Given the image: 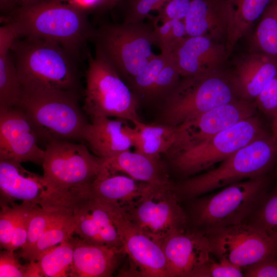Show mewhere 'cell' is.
<instances>
[{
	"label": "cell",
	"mask_w": 277,
	"mask_h": 277,
	"mask_svg": "<svg viewBox=\"0 0 277 277\" xmlns=\"http://www.w3.org/2000/svg\"><path fill=\"white\" fill-rule=\"evenodd\" d=\"M17 37L42 38L56 43L81 58L95 29L86 12L66 0H33L1 17Z\"/></svg>",
	"instance_id": "6da1fadb"
},
{
	"label": "cell",
	"mask_w": 277,
	"mask_h": 277,
	"mask_svg": "<svg viewBox=\"0 0 277 277\" xmlns=\"http://www.w3.org/2000/svg\"><path fill=\"white\" fill-rule=\"evenodd\" d=\"M22 87L82 93L81 58L48 40L17 37L10 49Z\"/></svg>",
	"instance_id": "7a4b0ae2"
},
{
	"label": "cell",
	"mask_w": 277,
	"mask_h": 277,
	"mask_svg": "<svg viewBox=\"0 0 277 277\" xmlns=\"http://www.w3.org/2000/svg\"><path fill=\"white\" fill-rule=\"evenodd\" d=\"M81 93L75 91L22 87L16 107L33 126L39 142L83 140L89 122L79 105Z\"/></svg>",
	"instance_id": "3957f363"
},
{
	"label": "cell",
	"mask_w": 277,
	"mask_h": 277,
	"mask_svg": "<svg viewBox=\"0 0 277 277\" xmlns=\"http://www.w3.org/2000/svg\"><path fill=\"white\" fill-rule=\"evenodd\" d=\"M276 162L277 141L267 130L216 168L174 185L173 190L180 201H189L236 182L267 175Z\"/></svg>",
	"instance_id": "277c9868"
},
{
	"label": "cell",
	"mask_w": 277,
	"mask_h": 277,
	"mask_svg": "<svg viewBox=\"0 0 277 277\" xmlns=\"http://www.w3.org/2000/svg\"><path fill=\"white\" fill-rule=\"evenodd\" d=\"M268 175L226 186L215 193L194 198L190 220L195 229L204 234L244 223L268 189Z\"/></svg>",
	"instance_id": "5b68a950"
},
{
	"label": "cell",
	"mask_w": 277,
	"mask_h": 277,
	"mask_svg": "<svg viewBox=\"0 0 277 277\" xmlns=\"http://www.w3.org/2000/svg\"><path fill=\"white\" fill-rule=\"evenodd\" d=\"M240 98L225 70L181 77L164 98L163 124L179 126L217 106Z\"/></svg>",
	"instance_id": "8992f818"
},
{
	"label": "cell",
	"mask_w": 277,
	"mask_h": 277,
	"mask_svg": "<svg viewBox=\"0 0 277 277\" xmlns=\"http://www.w3.org/2000/svg\"><path fill=\"white\" fill-rule=\"evenodd\" d=\"M95 53L128 83L138 75L155 54L153 30L142 23L108 24L95 29L92 39Z\"/></svg>",
	"instance_id": "52a82bcc"
},
{
	"label": "cell",
	"mask_w": 277,
	"mask_h": 277,
	"mask_svg": "<svg viewBox=\"0 0 277 277\" xmlns=\"http://www.w3.org/2000/svg\"><path fill=\"white\" fill-rule=\"evenodd\" d=\"M86 86L83 107L86 114L141 121L138 98L116 70L102 57L88 54Z\"/></svg>",
	"instance_id": "ba28073f"
},
{
	"label": "cell",
	"mask_w": 277,
	"mask_h": 277,
	"mask_svg": "<svg viewBox=\"0 0 277 277\" xmlns=\"http://www.w3.org/2000/svg\"><path fill=\"white\" fill-rule=\"evenodd\" d=\"M102 160L86 146L66 140L45 145L42 165L46 192H63L91 185L102 170Z\"/></svg>",
	"instance_id": "9c48e42d"
},
{
	"label": "cell",
	"mask_w": 277,
	"mask_h": 277,
	"mask_svg": "<svg viewBox=\"0 0 277 277\" xmlns=\"http://www.w3.org/2000/svg\"><path fill=\"white\" fill-rule=\"evenodd\" d=\"M267 131L253 116L222 131L207 141L177 151L170 156L173 166L185 175L208 170L222 162Z\"/></svg>",
	"instance_id": "30bf717a"
},
{
	"label": "cell",
	"mask_w": 277,
	"mask_h": 277,
	"mask_svg": "<svg viewBox=\"0 0 277 277\" xmlns=\"http://www.w3.org/2000/svg\"><path fill=\"white\" fill-rule=\"evenodd\" d=\"M173 187L154 186L132 205L123 208L139 230L161 246L169 235L186 231L188 224Z\"/></svg>",
	"instance_id": "8fae6325"
},
{
	"label": "cell",
	"mask_w": 277,
	"mask_h": 277,
	"mask_svg": "<svg viewBox=\"0 0 277 277\" xmlns=\"http://www.w3.org/2000/svg\"><path fill=\"white\" fill-rule=\"evenodd\" d=\"M205 235L211 254L243 270L261 261L277 258V240L245 223Z\"/></svg>",
	"instance_id": "7c38bea8"
},
{
	"label": "cell",
	"mask_w": 277,
	"mask_h": 277,
	"mask_svg": "<svg viewBox=\"0 0 277 277\" xmlns=\"http://www.w3.org/2000/svg\"><path fill=\"white\" fill-rule=\"evenodd\" d=\"M112 204L124 252L132 264L131 275L169 277L167 262L161 246L139 230L123 208Z\"/></svg>",
	"instance_id": "4fadbf2b"
},
{
	"label": "cell",
	"mask_w": 277,
	"mask_h": 277,
	"mask_svg": "<svg viewBox=\"0 0 277 277\" xmlns=\"http://www.w3.org/2000/svg\"><path fill=\"white\" fill-rule=\"evenodd\" d=\"M25 112L15 107L0 111V160L29 162L42 166L44 150Z\"/></svg>",
	"instance_id": "5bb4252c"
},
{
	"label": "cell",
	"mask_w": 277,
	"mask_h": 277,
	"mask_svg": "<svg viewBox=\"0 0 277 277\" xmlns=\"http://www.w3.org/2000/svg\"><path fill=\"white\" fill-rule=\"evenodd\" d=\"M71 214L76 220L74 234L80 239L94 245L124 249L112 204L84 194L76 202Z\"/></svg>",
	"instance_id": "9a60e30c"
},
{
	"label": "cell",
	"mask_w": 277,
	"mask_h": 277,
	"mask_svg": "<svg viewBox=\"0 0 277 277\" xmlns=\"http://www.w3.org/2000/svg\"><path fill=\"white\" fill-rule=\"evenodd\" d=\"M181 77L225 70L229 57L226 45L205 36H187L170 48Z\"/></svg>",
	"instance_id": "2e32d148"
},
{
	"label": "cell",
	"mask_w": 277,
	"mask_h": 277,
	"mask_svg": "<svg viewBox=\"0 0 277 277\" xmlns=\"http://www.w3.org/2000/svg\"><path fill=\"white\" fill-rule=\"evenodd\" d=\"M161 247L167 262L169 277H194L211 258L207 238L193 230L169 235Z\"/></svg>",
	"instance_id": "e0dca14e"
},
{
	"label": "cell",
	"mask_w": 277,
	"mask_h": 277,
	"mask_svg": "<svg viewBox=\"0 0 277 277\" xmlns=\"http://www.w3.org/2000/svg\"><path fill=\"white\" fill-rule=\"evenodd\" d=\"M256 110L254 101L239 98L202 113L180 125L187 133L186 144L181 150L202 144L240 122L254 116Z\"/></svg>",
	"instance_id": "ac0fdd59"
},
{
	"label": "cell",
	"mask_w": 277,
	"mask_h": 277,
	"mask_svg": "<svg viewBox=\"0 0 277 277\" xmlns=\"http://www.w3.org/2000/svg\"><path fill=\"white\" fill-rule=\"evenodd\" d=\"M21 163L0 160L1 206L13 205L16 201L39 205L47 190L43 176L28 171Z\"/></svg>",
	"instance_id": "d6986e66"
},
{
	"label": "cell",
	"mask_w": 277,
	"mask_h": 277,
	"mask_svg": "<svg viewBox=\"0 0 277 277\" xmlns=\"http://www.w3.org/2000/svg\"><path fill=\"white\" fill-rule=\"evenodd\" d=\"M133 124L134 127L125 125V132L135 151L149 157L160 159L162 154L170 157L185 143L186 131L182 126L148 125L141 121Z\"/></svg>",
	"instance_id": "ffe728a7"
},
{
	"label": "cell",
	"mask_w": 277,
	"mask_h": 277,
	"mask_svg": "<svg viewBox=\"0 0 277 277\" xmlns=\"http://www.w3.org/2000/svg\"><path fill=\"white\" fill-rule=\"evenodd\" d=\"M228 73L238 95L254 101L267 84L277 75V62L263 54L249 51L237 59Z\"/></svg>",
	"instance_id": "44dd1931"
},
{
	"label": "cell",
	"mask_w": 277,
	"mask_h": 277,
	"mask_svg": "<svg viewBox=\"0 0 277 277\" xmlns=\"http://www.w3.org/2000/svg\"><path fill=\"white\" fill-rule=\"evenodd\" d=\"M70 240L73 260L69 276H111L126 255L123 249L90 244L73 235Z\"/></svg>",
	"instance_id": "7402d4cb"
},
{
	"label": "cell",
	"mask_w": 277,
	"mask_h": 277,
	"mask_svg": "<svg viewBox=\"0 0 277 277\" xmlns=\"http://www.w3.org/2000/svg\"><path fill=\"white\" fill-rule=\"evenodd\" d=\"M229 22L227 0H192L184 20L187 36H205L225 45Z\"/></svg>",
	"instance_id": "603a6c76"
},
{
	"label": "cell",
	"mask_w": 277,
	"mask_h": 277,
	"mask_svg": "<svg viewBox=\"0 0 277 277\" xmlns=\"http://www.w3.org/2000/svg\"><path fill=\"white\" fill-rule=\"evenodd\" d=\"M102 160L101 172L125 173L136 181L156 187L173 185L160 159L129 150Z\"/></svg>",
	"instance_id": "cb8c5ba5"
},
{
	"label": "cell",
	"mask_w": 277,
	"mask_h": 277,
	"mask_svg": "<svg viewBox=\"0 0 277 277\" xmlns=\"http://www.w3.org/2000/svg\"><path fill=\"white\" fill-rule=\"evenodd\" d=\"M91 118L83 133V140L96 156L101 159L112 157L133 146L125 131V120L104 116Z\"/></svg>",
	"instance_id": "d4e9b609"
},
{
	"label": "cell",
	"mask_w": 277,
	"mask_h": 277,
	"mask_svg": "<svg viewBox=\"0 0 277 277\" xmlns=\"http://www.w3.org/2000/svg\"><path fill=\"white\" fill-rule=\"evenodd\" d=\"M154 186L129 176L101 172L91 184L93 198L127 208L149 192Z\"/></svg>",
	"instance_id": "484cf974"
},
{
	"label": "cell",
	"mask_w": 277,
	"mask_h": 277,
	"mask_svg": "<svg viewBox=\"0 0 277 277\" xmlns=\"http://www.w3.org/2000/svg\"><path fill=\"white\" fill-rule=\"evenodd\" d=\"M274 0H227L229 22L226 47L229 56L237 42L249 35Z\"/></svg>",
	"instance_id": "4316f807"
},
{
	"label": "cell",
	"mask_w": 277,
	"mask_h": 277,
	"mask_svg": "<svg viewBox=\"0 0 277 277\" xmlns=\"http://www.w3.org/2000/svg\"><path fill=\"white\" fill-rule=\"evenodd\" d=\"M249 51L277 62V0L268 6L255 25L249 37Z\"/></svg>",
	"instance_id": "83f0119b"
},
{
	"label": "cell",
	"mask_w": 277,
	"mask_h": 277,
	"mask_svg": "<svg viewBox=\"0 0 277 277\" xmlns=\"http://www.w3.org/2000/svg\"><path fill=\"white\" fill-rule=\"evenodd\" d=\"M76 225V220L74 216L59 212L38 241L28 250L19 253L18 255L29 261H36L43 252L73 236Z\"/></svg>",
	"instance_id": "f1b7e54d"
},
{
	"label": "cell",
	"mask_w": 277,
	"mask_h": 277,
	"mask_svg": "<svg viewBox=\"0 0 277 277\" xmlns=\"http://www.w3.org/2000/svg\"><path fill=\"white\" fill-rule=\"evenodd\" d=\"M244 223L277 240V186L266 190Z\"/></svg>",
	"instance_id": "f546056e"
},
{
	"label": "cell",
	"mask_w": 277,
	"mask_h": 277,
	"mask_svg": "<svg viewBox=\"0 0 277 277\" xmlns=\"http://www.w3.org/2000/svg\"><path fill=\"white\" fill-rule=\"evenodd\" d=\"M21 94L22 86L10 51L0 53V111L16 107Z\"/></svg>",
	"instance_id": "4dcf8cb0"
},
{
	"label": "cell",
	"mask_w": 277,
	"mask_h": 277,
	"mask_svg": "<svg viewBox=\"0 0 277 277\" xmlns=\"http://www.w3.org/2000/svg\"><path fill=\"white\" fill-rule=\"evenodd\" d=\"M73 260L70 239L43 252L36 261L43 276H69Z\"/></svg>",
	"instance_id": "1f68e13d"
},
{
	"label": "cell",
	"mask_w": 277,
	"mask_h": 277,
	"mask_svg": "<svg viewBox=\"0 0 277 277\" xmlns=\"http://www.w3.org/2000/svg\"><path fill=\"white\" fill-rule=\"evenodd\" d=\"M171 55L170 50L161 51L148 63L144 69L129 85L138 97L146 98L155 78Z\"/></svg>",
	"instance_id": "d6a6232c"
},
{
	"label": "cell",
	"mask_w": 277,
	"mask_h": 277,
	"mask_svg": "<svg viewBox=\"0 0 277 277\" xmlns=\"http://www.w3.org/2000/svg\"><path fill=\"white\" fill-rule=\"evenodd\" d=\"M58 214L59 212L44 209L39 205L35 206L32 210L30 216L26 243L21 248L19 253L25 252L31 248L56 219Z\"/></svg>",
	"instance_id": "836d02e7"
},
{
	"label": "cell",
	"mask_w": 277,
	"mask_h": 277,
	"mask_svg": "<svg viewBox=\"0 0 277 277\" xmlns=\"http://www.w3.org/2000/svg\"><path fill=\"white\" fill-rule=\"evenodd\" d=\"M181 76L171 55L155 78L146 98H164L179 82Z\"/></svg>",
	"instance_id": "e575fe53"
},
{
	"label": "cell",
	"mask_w": 277,
	"mask_h": 277,
	"mask_svg": "<svg viewBox=\"0 0 277 277\" xmlns=\"http://www.w3.org/2000/svg\"><path fill=\"white\" fill-rule=\"evenodd\" d=\"M38 205L28 203L19 204L10 250L22 248L26 244L29 221L34 207Z\"/></svg>",
	"instance_id": "d590c367"
},
{
	"label": "cell",
	"mask_w": 277,
	"mask_h": 277,
	"mask_svg": "<svg viewBox=\"0 0 277 277\" xmlns=\"http://www.w3.org/2000/svg\"><path fill=\"white\" fill-rule=\"evenodd\" d=\"M242 268L226 260L215 262L211 258L196 272L194 277H243Z\"/></svg>",
	"instance_id": "8d00e7d4"
},
{
	"label": "cell",
	"mask_w": 277,
	"mask_h": 277,
	"mask_svg": "<svg viewBox=\"0 0 277 277\" xmlns=\"http://www.w3.org/2000/svg\"><path fill=\"white\" fill-rule=\"evenodd\" d=\"M19 204L1 206L0 245L3 249L10 250Z\"/></svg>",
	"instance_id": "74e56055"
},
{
	"label": "cell",
	"mask_w": 277,
	"mask_h": 277,
	"mask_svg": "<svg viewBox=\"0 0 277 277\" xmlns=\"http://www.w3.org/2000/svg\"><path fill=\"white\" fill-rule=\"evenodd\" d=\"M254 102L257 109L272 120L277 113V75L267 84Z\"/></svg>",
	"instance_id": "f35d334b"
},
{
	"label": "cell",
	"mask_w": 277,
	"mask_h": 277,
	"mask_svg": "<svg viewBox=\"0 0 277 277\" xmlns=\"http://www.w3.org/2000/svg\"><path fill=\"white\" fill-rule=\"evenodd\" d=\"M27 265H22L14 251L2 250L0 253V277H24Z\"/></svg>",
	"instance_id": "ab89813d"
},
{
	"label": "cell",
	"mask_w": 277,
	"mask_h": 277,
	"mask_svg": "<svg viewBox=\"0 0 277 277\" xmlns=\"http://www.w3.org/2000/svg\"><path fill=\"white\" fill-rule=\"evenodd\" d=\"M169 0H134L128 10L125 23H140L150 11L160 8Z\"/></svg>",
	"instance_id": "60d3db41"
},
{
	"label": "cell",
	"mask_w": 277,
	"mask_h": 277,
	"mask_svg": "<svg viewBox=\"0 0 277 277\" xmlns=\"http://www.w3.org/2000/svg\"><path fill=\"white\" fill-rule=\"evenodd\" d=\"M243 271L246 277H277V258L261 261Z\"/></svg>",
	"instance_id": "b9f144b4"
},
{
	"label": "cell",
	"mask_w": 277,
	"mask_h": 277,
	"mask_svg": "<svg viewBox=\"0 0 277 277\" xmlns=\"http://www.w3.org/2000/svg\"><path fill=\"white\" fill-rule=\"evenodd\" d=\"M181 0H169L166 3L163 13V21L177 19Z\"/></svg>",
	"instance_id": "7bdbcfd3"
},
{
	"label": "cell",
	"mask_w": 277,
	"mask_h": 277,
	"mask_svg": "<svg viewBox=\"0 0 277 277\" xmlns=\"http://www.w3.org/2000/svg\"><path fill=\"white\" fill-rule=\"evenodd\" d=\"M73 6L86 12L88 10L99 6L104 0H66Z\"/></svg>",
	"instance_id": "ee69618b"
},
{
	"label": "cell",
	"mask_w": 277,
	"mask_h": 277,
	"mask_svg": "<svg viewBox=\"0 0 277 277\" xmlns=\"http://www.w3.org/2000/svg\"><path fill=\"white\" fill-rule=\"evenodd\" d=\"M16 7V0H0V9L3 15L11 12Z\"/></svg>",
	"instance_id": "f6af8a7d"
},
{
	"label": "cell",
	"mask_w": 277,
	"mask_h": 277,
	"mask_svg": "<svg viewBox=\"0 0 277 277\" xmlns=\"http://www.w3.org/2000/svg\"><path fill=\"white\" fill-rule=\"evenodd\" d=\"M271 120L270 131L273 137L277 141V113Z\"/></svg>",
	"instance_id": "bcb514c9"
},
{
	"label": "cell",
	"mask_w": 277,
	"mask_h": 277,
	"mask_svg": "<svg viewBox=\"0 0 277 277\" xmlns=\"http://www.w3.org/2000/svg\"><path fill=\"white\" fill-rule=\"evenodd\" d=\"M121 0H104L101 7L103 8H111Z\"/></svg>",
	"instance_id": "7dc6e473"
},
{
	"label": "cell",
	"mask_w": 277,
	"mask_h": 277,
	"mask_svg": "<svg viewBox=\"0 0 277 277\" xmlns=\"http://www.w3.org/2000/svg\"><path fill=\"white\" fill-rule=\"evenodd\" d=\"M32 1L33 0H16V7L27 4Z\"/></svg>",
	"instance_id": "c3c4849f"
},
{
	"label": "cell",
	"mask_w": 277,
	"mask_h": 277,
	"mask_svg": "<svg viewBox=\"0 0 277 277\" xmlns=\"http://www.w3.org/2000/svg\"><path fill=\"white\" fill-rule=\"evenodd\" d=\"M273 170H274V172L275 173V175H276V176H277V162H276V165H275V167H274V168L273 169Z\"/></svg>",
	"instance_id": "681fc988"
},
{
	"label": "cell",
	"mask_w": 277,
	"mask_h": 277,
	"mask_svg": "<svg viewBox=\"0 0 277 277\" xmlns=\"http://www.w3.org/2000/svg\"><path fill=\"white\" fill-rule=\"evenodd\" d=\"M87 193H89V192H87ZM81 195H80V196H81ZM78 198H79V197H78ZM77 200H76V201H77ZM75 202H76V201H75ZM71 210H72V209H71Z\"/></svg>",
	"instance_id": "f907efd6"
}]
</instances>
